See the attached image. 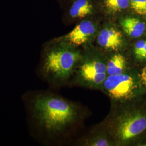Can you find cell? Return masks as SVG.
<instances>
[{
	"instance_id": "cell-1",
	"label": "cell",
	"mask_w": 146,
	"mask_h": 146,
	"mask_svg": "<svg viewBox=\"0 0 146 146\" xmlns=\"http://www.w3.org/2000/svg\"><path fill=\"white\" fill-rule=\"evenodd\" d=\"M23 100L30 125L43 140H61L83 121L84 113L80 106L50 92H29Z\"/></svg>"
},
{
	"instance_id": "cell-2",
	"label": "cell",
	"mask_w": 146,
	"mask_h": 146,
	"mask_svg": "<svg viewBox=\"0 0 146 146\" xmlns=\"http://www.w3.org/2000/svg\"><path fill=\"white\" fill-rule=\"evenodd\" d=\"M82 49L56 38L42 49L38 73L52 86L61 87L69 84L78 66Z\"/></svg>"
},
{
	"instance_id": "cell-3",
	"label": "cell",
	"mask_w": 146,
	"mask_h": 146,
	"mask_svg": "<svg viewBox=\"0 0 146 146\" xmlns=\"http://www.w3.org/2000/svg\"><path fill=\"white\" fill-rule=\"evenodd\" d=\"M132 101L111 103L108 114L99 124L116 146H127L146 131V113L134 108Z\"/></svg>"
},
{
	"instance_id": "cell-4",
	"label": "cell",
	"mask_w": 146,
	"mask_h": 146,
	"mask_svg": "<svg viewBox=\"0 0 146 146\" xmlns=\"http://www.w3.org/2000/svg\"><path fill=\"white\" fill-rule=\"evenodd\" d=\"M107 74V55L92 44L84 47L78 66L69 85L101 90Z\"/></svg>"
},
{
	"instance_id": "cell-5",
	"label": "cell",
	"mask_w": 146,
	"mask_h": 146,
	"mask_svg": "<svg viewBox=\"0 0 146 146\" xmlns=\"http://www.w3.org/2000/svg\"><path fill=\"white\" fill-rule=\"evenodd\" d=\"M140 85L139 75L129 69L119 75L107 76L101 91L110 98L111 103L124 102L135 98Z\"/></svg>"
},
{
	"instance_id": "cell-6",
	"label": "cell",
	"mask_w": 146,
	"mask_h": 146,
	"mask_svg": "<svg viewBox=\"0 0 146 146\" xmlns=\"http://www.w3.org/2000/svg\"><path fill=\"white\" fill-rule=\"evenodd\" d=\"M97 47L105 53L124 52L127 49V36L119 25L105 23L100 28L95 39Z\"/></svg>"
},
{
	"instance_id": "cell-7",
	"label": "cell",
	"mask_w": 146,
	"mask_h": 146,
	"mask_svg": "<svg viewBox=\"0 0 146 146\" xmlns=\"http://www.w3.org/2000/svg\"><path fill=\"white\" fill-rule=\"evenodd\" d=\"M100 28L96 22L84 19L68 34L58 38L75 47H85L95 40Z\"/></svg>"
},
{
	"instance_id": "cell-8",
	"label": "cell",
	"mask_w": 146,
	"mask_h": 146,
	"mask_svg": "<svg viewBox=\"0 0 146 146\" xmlns=\"http://www.w3.org/2000/svg\"><path fill=\"white\" fill-rule=\"evenodd\" d=\"M78 145L83 146H116L110 134L99 124L83 137Z\"/></svg>"
},
{
	"instance_id": "cell-9",
	"label": "cell",
	"mask_w": 146,
	"mask_h": 146,
	"mask_svg": "<svg viewBox=\"0 0 146 146\" xmlns=\"http://www.w3.org/2000/svg\"><path fill=\"white\" fill-rule=\"evenodd\" d=\"M119 26L127 37L133 39L141 37L146 30V23L143 21L131 16L122 17Z\"/></svg>"
},
{
	"instance_id": "cell-10",
	"label": "cell",
	"mask_w": 146,
	"mask_h": 146,
	"mask_svg": "<svg viewBox=\"0 0 146 146\" xmlns=\"http://www.w3.org/2000/svg\"><path fill=\"white\" fill-rule=\"evenodd\" d=\"M124 52L106 53L108 76L119 75L129 70V61Z\"/></svg>"
},
{
	"instance_id": "cell-11",
	"label": "cell",
	"mask_w": 146,
	"mask_h": 146,
	"mask_svg": "<svg viewBox=\"0 0 146 146\" xmlns=\"http://www.w3.org/2000/svg\"><path fill=\"white\" fill-rule=\"evenodd\" d=\"M94 5L90 0H75L68 11V17L72 20L84 19L94 13Z\"/></svg>"
},
{
	"instance_id": "cell-12",
	"label": "cell",
	"mask_w": 146,
	"mask_h": 146,
	"mask_svg": "<svg viewBox=\"0 0 146 146\" xmlns=\"http://www.w3.org/2000/svg\"><path fill=\"white\" fill-rule=\"evenodd\" d=\"M106 11L111 15H116L130 7L129 0H102Z\"/></svg>"
},
{
	"instance_id": "cell-13",
	"label": "cell",
	"mask_w": 146,
	"mask_h": 146,
	"mask_svg": "<svg viewBox=\"0 0 146 146\" xmlns=\"http://www.w3.org/2000/svg\"><path fill=\"white\" fill-rule=\"evenodd\" d=\"M130 7L137 15L146 16V0H129Z\"/></svg>"
},
{
	"instance_id": "cell-14",
	"label": "cell",
	"mask_w": 146,
	"mask_h": 146,
	"mask_svg": "<svg viewBox=\"0 0 146 146\" xmlns=\"http://www.w3.org/2000/svg\"><path fill=\"white\" fill-rule=\"evenodd\" d=\"M139 75L142 86L145 87H146V64L145 66V67L141 69V72L139 74Z\"/></svg>"
},
{
	"instance_id": "cell-15",
	"label": "cell",
	"mask_w": 146,
	"mask_h": 146,
	"mask_svg": "<svg viewBox=\"0 0 146 146\" xmlns=\"http://www.w3.org/2000/svg\"><path fill=\"white\" fill-rule=\"evenodd\" d=\"M135 60L139 62H143L146 61V46Z\"/></svg>"
},
{
	"instance_id": "cell-16",
	"label": "cell",
	"mask_w": 146,
	"mask_h": 146,
	"mask_svg": "<svg viewBox=\"0 0 146 146\" xmlns=\"http://www.w3.org/2000/svg\"><path fill=\"white\" fill-rule=\"evenodd\" d=\"M141 146H146V142L145 143H142Z\"/></svg>"
}]
</instances>
